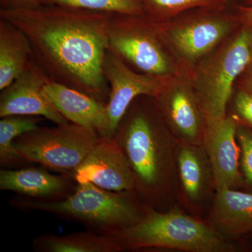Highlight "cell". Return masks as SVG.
Returning <instances> with one entry per match:
<instances>
[{
	"label": "cell",
	"instance_id": "cell-1",
	"mask_svg": "<svg viewBox=\"0 0 252 252\" xmlns=\"http://www.w3.org/2000/svg\"><path fill=\"white\" fill-rule=\"evenodd\" d=\"M112 14L54 6L0 10V18L27 36L32 61L50 79L107 104L109 86L102 70Z\"/></svg>",
	"mask_w": 252,
	"mask_h": 252
},
{
	"label": "cell",
	"instance_id": "cell-2",
	"mask_svg": "<svg viewBox=\"0 0 252 252\" xmlns=\"http://www.w3.org/2000/svg\"><path fill=\"white\" fill-rule=\"evenodd\" d=\"M114 140L127 159L134 191L146 206L166 211L178 205V141L152 96L137 97L119 122Z\"/></svg>",
	"mask_w": 252,
	"mask_h": 252
},
{
	"label": "cell",
	"instance_id": "cell-3",
	"mask_svg": "<svg viewBox=\"0 0 252 252\" xmlns=\"http://www.w3.org/2000/svg\"><path fill=\"white\" fill-rule=\"evenodd\" d=\"M10 205L23 211H40L78 222L88 230L112 236L142 220L147 207L135 191H112L89 182L77 183L59 200H38L16 195Z\"/></svg>",
	"mask_w": 252,
	"mask_h": 252
},
{
	"label": "cell",
	"instance_id": "cell-4",
	"mask_svg": "<svg viewBox=\"0 0 252 252\" xmlns=\"http://www.w3.org/2000/svg\"><path fill=\"white\" fill-rule=\"evenodd\" d=\"M109 237L123 252H236L243 249L178 205L166 211L147 207L140 221Z\"/></svg>",
	"mask_w": 252,
	"mask_h": 252
},
{
	"label": "cell",
	"instance_id": "cell-5",
	"mask_svg": "<svg viewBox=\"0 0 252 252\" xmlns=\"http://www.w3.org/2000/svg\"><path fill=\"white\" fill-rule=\"evenodd\" d=\"M252 59V28L243 24L192 69V81L207 126L227 115L235 83Z\"/></svg>",
	"mask_w": 252,
	"mask_h": 252
},
{
	"label": "cell",
	"instance_id": "cell-6",
	"mask_svg": "<svg viewBox=\"0 0 252 252\" xmlns=\"http://www.w3.org/2000/svg\"><path fill=\"white\" fill-rule=\"evenodd\" d=\"M154 23L180 72H191L243 25L238 15L230 14L226 7L190 10Z\"/></svg>",
	"mask_w": 252,
	"mask_h": 252
},
{
	"label": "cell",
	"instance_id": "cell-7",
	"mask_svg": "<svg viewBox=\"0 0 252 252\" xmlns=\"http://www.w3.org/2000/svg\"><path fill=\"white\" fill-rule=\"evenodd\" d=\"M107 49L144 74L173 76L180 73L155 25L145 16L112 14Z\"/></svg>",
	"mask_w": 252,
	"mask_h": 252
},
{
	"label": "cell",
	"instance_id": "cell-8",
	"mask_svg": "<svg viewBox=\"0 0 252 252\" xmlns=\"http://www.w3.org/2000/svg\"><path fill=\"white\" fill-rule=\"evenodd\" d=\"M98 137L93 131L67 122L52 127L39 126L18 137L14 147L25 162H35L74 178Z\"/></svg>",
	"mask_w": 252,
	"mask_h": 252
},
{
	"label": "cell",
	"instance_id": "cell-9",
	"mask_svg": "<svg viewBox=\"0 0 252 252\" xmlns=\"http://www.w3.org/2000/svg\"><path fill=\"white\" fill-rule=\"evenodd\" d=\"M154 98L165 124L179 143L203 145L207 123L190 72L172 76Z\"/></svg>",
	"mask_w": 252,
	"mask_h": 252
},
{
	"label": "cell",
	"instance_id": "cell-10",
	"mask_svg": "<svg viewBox=\"0 0 252 252\" xmlns=\"http://www.w3.org/2000/svg\"><path fill=\"white\" fill-rule=\"evenodd\" d=\"M178 206L205 220L217 193L215 174L203 145L179 143L177 152Z\"/></svg>",
	"mask_w": 252,
	"mask_h": 252
},
{
	"label": "cell",
	"instance_id": "cell-11",
	"mask_svg": "<svg viewBox=\"0 0 252 252\" xmlns=\"http://www.w3.org/2000/svg\"><path fill=\"white\" fill-rule=\"evenodd\" d=\"M102 70L109 86L106 104L110 139L114 138L119 122L132 102L140 96L155 97L172 77L138 72L109 49L104 54Z\"/></svg>",
	"mask_w": 252,
	"mask_h": 252
},
{
	"label": "cell",
	"instance_id": "cell-12",
	"mask_svg": "<svg viewBox=\"0 0 252 252\" xmlns=\"http://www.w3.org/2000/svg\"><path fill=\"white\" fill-rule=\"evenodd\" d=\"M50 78L34 61L0 94V117L31 116L44 117L57 125L69 122L44 93Z\"/></svg>",
	"mask_w": 252,
	"mask_h": 252
},
{
	"label": "cell",
	"instance_id": "cell-13",
	"mask_svg": "<svg viewBox=\"0 0 252 252\" xmlns=\"http://www.w3.org/2000/svg\"><path fill=\"white\" fill-rule=\"evenodd\" d=\"M77 183L94 184L112 191H134L127 159L114 139L99 137L74 175Z\"/></svg>",
	"mask_w": 252,
	"mask_h": 252
},
{
	"label": "cell",
	"instance_id": "cell-14",
	"mask_svg": "<svg viewBox=\"0 0 252 252\" xmlns=\"http://www.w3.org/2000/svg\"><path fill=\"white\" fill-rule=\"evenodd\" d=\"M238 126L236 119L227 114L222 120L207 127L203 145L211 162L217 190L244 189L236 136Z\"/></svg>",
	"mask_w": 252,
	"mask_h": 252
},
{
	"label": "cell",
	"instance_id": "cell-15",
	"mask_svg": "<svg viewBox=\"0 0 252 252\" xmlns=\"http://www.w3.org/2000/svg\"><path fill=\"white\" fill-rule=\"evenodd\" d=\"M44 93L54 107L69 122L109 137L107 104L90 94L50 79Z\"/></svg>",
	"mask_w": 252,
	"mask_h": 252
},
{
	"label": "cell",
	"instance_id": "cell-16",
	"mask_svg": "<svg viewBox=\"0 0 252 252\" xmlns=\"http://www.w3.org/2000/svg\"><path fill=\"white\" fill-rule=\"evenodd\" d=\"M205 220L230 241L240 244L248 237L251 238L252 193L238 189L217 190Z\"/></svg>",
	"mask_w": 252,
	"mask_h": 252
},
{
	"label": "cell",
	"instance_id": "cell-17",
	"mask_svg": "<svg viewBox=\"0 0 252 252\" xmlns=\"http://www.w3.org/2000/svg\"><path fill=\"white\" fill-rule=\"evenodd\" d=\"M74 188L69 177L53 175L42 169H3L0 171V190L28 198L59 200L67 196Z\"/></svg>",
	"mask_w": 252,
	"mask_h": 252
},
{
	"label": "cell",
	"instance_id": "cell-18",
	"mask_svg": "<svg viewBox=\"0 0 252 252\" xmlns=\"http://www.w3.org/2000/svg\"><path fill=\"white\" fill-rule=\"evenodd\" d=\"M32 62V51L21 29L0 18V91L21 75Z\"/></svg>",
	"mask_w": 252,
	"mask_h": 252
},
{
	"label": "cell",
	"instance_id": "cell-19",
	"mask_svg": "<svg viewBox=\"0 0 252 252\" xmlns=\"http://www.w3.org/2000/svg\"><path fill=\"white\" fill-rule=\"evenodd\" d=\"M32 249L37 252H122L111 237L91 230L56 235L44 233L34 239Z\"/></svg>",
	"mask_w": 252,
	"mask_h": 252
},
{
	"label": "cell",
	"instance_id": "cell-20",
	"mask_svg": "<svg viewBox=\"0 0 252 252\" xmlns=\"http://www.w3.org/2000/svg\"><path fill=\"white\" fill-rule=\"evenodd\" d=\"M40 118L31 116H9L0 120V165L10 167L26 162L20 157L14 147L19 136L39 127Z\"/></svg>",
	"mask_w": 252,
	"mask_h": 252
},
{
	"label": "cell",
	"instance_id": "cell-21",
	"mask_svg": "<svg viewBox=\"0 0 252 252\" xmlns=\"http://www.w3.org/2000/svg\"><path fill=\"white\" fill-rule=\"evenodd\" d=\"M146 17L154 23L168 21L190 10L225 8L229 0H142Z\"/></svg>",
	"mask_w": 252,
	"mask_h": 252
},
{
	"label": "cell",
	"instance_id": "cell-22",
	"mask_svg": "<svg viewBox=\"0 0 252 252\" xmlns=\"http://www.w3.org/2000/svg\"><path fill=\"white\" fill-rule=\"evenodd\" d=\"M39 5H54L111 14L145 16L142 0H38Z\"/></svg>",
	"mask_w": 252,
	"mask_h": 252
},
{
	"label": "cell",
	"instance_id": "cell-23",
	"mask_svg": "<svg viewBox=\"0 0 252 252\" xmlns=\"http://www.w3.org/2000/svg\"><path fill=\"white\" fill-rule=\"evenodd\" d=\"M237 140L240 148V170L245 191L252 193V130L238 124Z\"/></svg>",
	"mask_w": 252,
	"mask_h": 252
},
{
	"label": "cell",
	"instance_id": "cell-24",
	"mask_svg": "<svg viewBox=\"0 0 252 252\" xmlns=\"http://www.w3.org/2000/svg\"><path fill=\"white\" fill-rule=\"evenodd\" d=\"M227 114L234 117L239 124L252 130V94L242 89H235Z\"/></svg>",
	"mask_w": 252,
	"mask_h": 252
},
{
	"label": "cell",
	"instance_id": "cell-25",
	"mask_svg": "<svg viewBox=\"0 0 252 252\" xmlns=\"http://www.w3.org/2000/svg\"><path fill=\"white\" fill-rule=\"evenodd\" d=\"M235 89H242L252 94V59L237 79Z\"/></svg>",
	"mask_w": 252,
	"mask_h": 252
},
{
	"label": "cell",
	"instance_id": "cell-26",
	"mask_svg": "<svg viewBox=\"0 0 252 252\" xmlns=\"http://www.w3.org/2000/svg\"><path fill=\"white\" fill-rule=\"evenodd\" d=\"M1 9H24L39 6L38 0H0Z\"/></svg>",
	"mask_w": 252,
	"mask_h": 252
},
{
	"label": "cell",
	"instance_id": "cell-27",
	"mask_svg": "<svg viewBox=\"0 0 252 252\" xmlns=\"http://www.w3.org/2000/svg\"><path fill=\"white\" fill-rule=\"evenodd\" d=\"M238 16L243 24L252 28V6H240Z\"/></svg>",
	"mask_w": 252,
	"mask_h": 252
},
{
	"label": "cell",
	"instance_id": "cell-28",
	"mask_svg": "<svg viewBox=\"0 0 252 252\" xmlns=\"http://www.w3.org/2000/svg\"><path fill=\"white\" fill-rule=\"evenodd\" d=\"M251 245H252V236L251 237Z\"/></svg>",
	"mask_w": 252,
	"mask_h": 252
}]
</instances>
